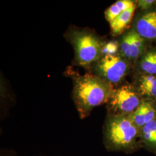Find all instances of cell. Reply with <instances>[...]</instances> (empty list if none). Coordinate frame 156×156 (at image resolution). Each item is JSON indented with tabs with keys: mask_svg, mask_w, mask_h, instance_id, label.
Listing matches in <instances>:
<instances>
[{
	"mask_svg": "<svg viewBox=\"0 0 156 156\" xmlns=\"http://www.w3.org/2000/svg\"><path fill=\"white\" fill-rule=\"evenodd\" d=\"M92 67L95 75L111 86L121 83L129 69L128 60L118 55L102 56Z\"/></svg>",
	"mask_w": 156,
	"mask_h": 156,
	"instance_id": "277c9868",
	"label": "cell"
},
{
	"mask_svg": "<svg viewBox=\"0 0 156 156\" xmlns=\"http://www.w3.org/2000/svg\"><path fill=\"white\" fill-rule=\"evenodd\" d=\"M136 5V3L131 0H119L110 6L105 12V16L108 22H111L123 12Z\"/></svg>",
	"mask_w": 156,
	"mask_h": 156,
	"instance_id": "9c48e42d",
	"label": "cell"
},
{
	"mask_svg": "<svg viewBox=\"0 0 156 156\" xmlns=\"http://www.w3.org/2000/svg\"><path fill=\"white\" fill-rule=\"evenodd\" d=\"M108 101L113 115H130L140 104L139 95L129 84L113 90Z\"/></svg>",
	"mask_w": 156,
	"mask_h": 156,
	"instance_id": "5b68a950",
	"label": "cell"
},
{
	"mask_svg": "<svg viewBox=\"0 0 156 156\" xmlns=\"http://www.w3.org/2000/svg\"><path fill=\"white\" fill-rule=\"evenodd\" d=\"M140 68L146 74L156 75V50H150L141 56Z\"/></svg>",
	"mask_w": 156,
	"mask_h": 156,
	"instance_id": "8fae6325",
	"label": "cell"
},
{
	"mask_svg": "<svg viewBox=\"0 0 156 156\" xmlns=\"http://www.w3.org/2000/svg\"><path fill=\"white\" fill-rule=\"evenodd\" d=\"M138 128L129 115H112L105 127L106 146L112 150H128L134 144Z\"/></svg>",
	"mask_w": 156,
	"mask_h": 156,
	"instance_id": "7a4b0ae2",
	"label": "cell"
},
{
	"mask_svg": "<svg viewBox=\"0 0 156 156\" xmlns=\"http://www.w3.org/2000/svg\"><path fill=\"white\" fill-rule=\"evenodd\" d=\"M112 87L93 74L74 77L73 99L81 119L87 117L95 107L109 101L113 90Z\"/></svg>",
	"mask_w": 156,
	"mask_h": 156,
	"instance_id": "6da1fadb",
	"label": "cell"
},
{
	"mask_svg": "<svg viewBox=\"0 0 156 156\" xmlns=\"http://www.w3.org/2000/svg\"><path fill=\"white\" fill-rule=\"evenodd\" d=\"M119 50V44L115 41L109 42L104 44L103 48V55H116Z\"/></svg>",
	"mask_w": 156,
	"mask_h": 156,
	"instance_id": "5bb4252c",
	"label": "cell"
},
{
	"mask_svg": "<svg viewBox=\"0 0 156 156\" xmlns=\"http://www.w3.org/2000/svg\"><path fill=\"white\" fill-rule=\"evenodd\" d=\"M79 66H92L103 55L104 44L94 34L87 30H73L68 35Z\"/></svg>",
	"mask_w": 156,
	"mask_h": 156,
	"instance_id": "3957f363",
	"label": "cell"
},
{
	"mask_svg": "<svg viewBox=\"0 0 156 156\" xmlns=\"http://www.w3.org/2000/svg\"><path fill=\"white\" fill-rule=\"evenodd\" d=\"M156 2L154 0H140L137 1V4L141 9L148 10Z\"/></svg>",
	"mask_w": 156,
	"mask_h": 156,
	"instance_id": "9a60e30c",
	"label": "cell"
},
{
	"mask_svg": "<svg viewBox=\"0 0 156 156\" xmlns=\"http://www.w3.org/2000/svg\"><path fill=\"white\" fill-rule=\"evenodd\" d=\"M136 7L137 5H136L123 12L110 23L111 30L113 35H119L127 28L129 24L131 22Z\"/></svg>",
	"mask_w": 156,
	"mask_h": 156,
	"instance_id": "ba28073f",
	"label": "cell"
},
{
	"mask_svg": "<svg viewBox=\"0 0 156 156\" xmlns=\"http://www.w3.org/2000/svg\"><path fill=\"white\" fill-rule=\"evenodd\" d=\"M134 30L144 39L156 41V10L147 12L140 16Z\"/></svg>",
	"mask_w": 156,
	"mask_h": 156,
	"instance_id": "52a82bcc",
	"label": "cell"
},
{
	"mask_svg": "<svg viewBox=\"0 0 156 156\" xmlns=\"http://www.w3.org/2000/svg\"><path fill=\"white\" fill-rule=\"evenodd\" d=\"M121 56L127 60H134L145 53V39L134 30L124 34L120 40Z\"/></svg>",
	"mask_w": 156,
	"mask_h": 156,
	"instance_id": "8992f818",
	"label": "cell"
},
{
	"mask_svg": "<svg viewBox=\"0 0 156 156\" xmlns=\"http://www.w3.org/2000/svg\"><path fill=\"white\" fill-rule=\"evenodd\" d=\"M144 138L151 145H156V120L147 123L142 127Z\"/></svg>",
	"mask_w": 156,
	"mask_h": 156,
	"instance_id": "7c38bea8",
	"label": "cell"
},
{
	"mask_svg": "<svg viewBox=\"0 0 156 156\" xmlns=\"http://www.w3.org/2000/svg\"><path fill=\"white\" fill-rule=\"evenodd\" d=\"M140 105L142 106L145 114L146 124L155 120L156 110L153 105L149 102H143Z\"/></svg>",
	"mask_w": 156,
	"mask_h": 156,
	"instance_id": "4fadbf2b",
	"label": "cell"
},
{
	"mask_svg": "<svg viewBox=\"0 0 156 156\" xmlns=\"http://www.w3.org/2000/svg\"><path fill=\"white\" fill-rule=\"evenodd\" d=\"M139 90L142 95L156 98V75H142L140 78Z\"/></svg>",
	"mask_w": 156,
	"mask_h": 156,
	"instance_id": "30bf717a",
	"label": "cell"
}]
</instances>
